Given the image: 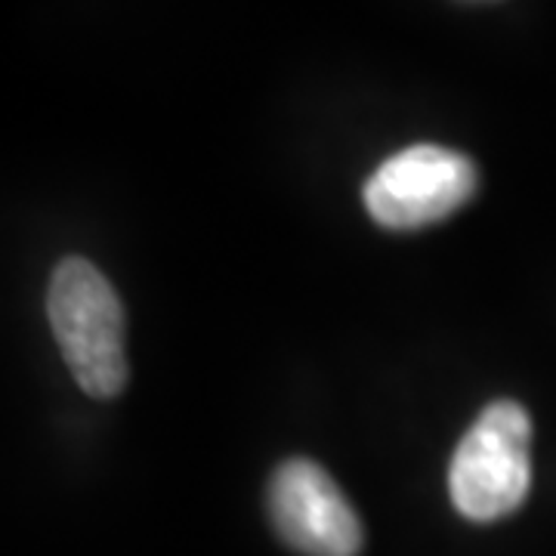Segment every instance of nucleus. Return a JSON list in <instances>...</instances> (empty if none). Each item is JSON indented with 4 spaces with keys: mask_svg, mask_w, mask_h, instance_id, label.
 Listing matches in <instances>:
<instances>
[{
    "mask_svg": "<svg viewBox=\"0 0 556 556\" xmlns=\"http://www.w3.org/2000/svg\"><path fill=\"white\" fill-rule=\"evenodd\" d=\"M477 189V164L464 152L424 142L383 161L365 182L362 199L378 226L415 232L452 217Z\"/></svg>",
    "mask_w": 556,
    "mask_h": 556,
    "instance_id": "7ed1b4c3",
    "label": "nucleus"
},
{
    "mask_svg": "<svg viewBox=\"0 0 556 556\" xmlns=\"http://www.w3.org/2000/svg\"><path fill=\"white\" fill-rule=\"evenodd\" d=\"M532 489V417L514 399H495L457 442L448 492L457 514L495 522L514 514Z\"/></svg>",
    "mask_w": 556,
    "mask_h": 556,
    "instance_id": "f03ea898",
    "label": "nucleus"
},
{
    "mask_svg": "<svg viewBox=\"0 0 556 556\" xmlns=\"http://www.w3.org/2000/svg\"><path fill=\"white\" fill-rule=\"evenodd\" d=\"M47 316L62 358L93 399H115L127 383L124 309L118 291L84 257H65L53 269Z\"/></svg>",
    "mask_w": 556,
    "mask_h": 556,
    "instance_id": "f257e3e1",
    "label": "nucleus"
},
{
    "mask_svg": "<svg viewBox=\"0 0 556 556\" xmlns=\"http://www.w3.org/2000/svg\"><path fill=\"white\" fill-rule=\"evenodd\" d=\"M269 517L278 538L303 556H358L362 519L316 460L291 457L269 479Z\"/></svg>",
    "mask_w": 556,
    "mask_h": 556,
    "instance_id": "20e7f679",
    "label": "nucleus"
}]
</instances>
